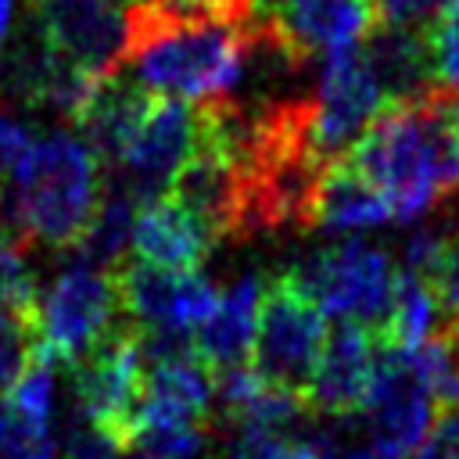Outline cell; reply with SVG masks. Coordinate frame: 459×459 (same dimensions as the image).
Instances as JSON below:
<instances>
[{
	"instance_id": "obj_14",
	"label": "cell",
	"mask_w": 459,
	"mask_h": 459,
	"mask_svg": "<svg viewBox=\"0 0 459 459\" xmlns=\"http://www.w3.org/2000/svg\"><path fill=\"white\" fill-rule=\"evenodd\" d=\"M377 355H380V337L369 326L341 323L326 337L323 355L316 362L308 405L326 416H341V420L362 412L366 394L373 387Z\"/></svg>"
},
{
	"instance_id": "obj_15",
	"label": "cell",
	"mask_w": 459,
	"mask_h": 459,
	"mask_svg": "<svg viewBox=\"0 0 459 459\" xmlns=\"http://www.w3.org/2000/svg\"><path fill=\"white\" fill-rule=\"evenodd\" d=\"M212 391H215V384H212L208 362L197 355V348L143 362L136 430L154 427V423L204 427L212 416Z\"/></svg>"
},
{
	"instance_id": "obj_11",
	"label": "cell",
	"mask_w": 459,
	"mask_h": 459,
	"mask_svg": "<svg viewBox=\"0 0 459 459\" xmlns=\"http://www.w3.org/2000/svg\"><path fill=\"white\" fill-rule=\"evenodd\" d=\"M377 22V0H283L265 14V36L298 68L316 54L351 50Z\"/></svg>"
},
{
	"instance_id": "obj_26",
	"label": "cell",
	"mask_w": 459,
	"mask_h": 459,
	"mask_svg": "<svg viewBox=\"0 0 459 459\" xmlns=\"http://www.w3.org/2000/svg\"><path fill=\"white\" fill-rule=\"evenodd\" d=\"M204 441H208L204 427H190V423H154V427H140L133 437V445H140L143 452H158L169 459H197Z\"/></svg>"
},
{
	"instance_id": "obj_32",
	"label": "cell",
	"mask_w": 459,
	"mask_h": 459,
	"mask_svg": "<svg viewBox=\"0 0 459 459\" xmlns=\"http://www.w3.org/2000/svg\"><path fill=\"white\" fill-rule=\"evenodd\" d=\"M11 14H14V0H0V47H4V39H7Z\"/></svg>"
},
{
	"instance_id": "obj_10",
	"label": "cell",
	"mask_w": 459,
	"mask_h": 459,
	"mask_svg": "<svg viewBox=\"0 0 459 459\" xmlns=\"http://www.w3.org/2000/svg\"><path fill=\"white\" fill-rule=\"evenodd\" d=\"M377 459H409L423 445L434 416V398L412 373L402 348L380 344L373 387L362 405Z\"/></svg>"
},
{
	"instance_id": "obj_5",
	"label": "cell",
	"mask_w": 459,
	"mask_h": 459,
	"mask_svg": "<svg viewBox=\"0 0 459 459\" xmlns=\"http://www.w3.org/2000/svg\"><path fill=\"white\" fill-rule=\"evenodd\" d=\"M122 312L115 269L75 258L65 265L36 308V348H43L57 366L75 362L90 351Z\"/></svg>"
},
{
	"instance_id": "obj_23",
	"label": "cell",
	"mask_w": 459,
	"mask_h": 459,
	"mask_svg": "<svg viewBox=\"0 0 459 459\" xmlns=\"http://www.w3.org/2000/svg\"><path fill=\"white\" fill-rule=\"evenodd\" d=\"M341 441L333 434H312L287 441L280 434H258V437H240L222 459H337Z\"/></svg>"
},
{
	"instance_id": "obj_6",
	"label": "cell",
	"mask_w": 459,
	"mask_h": 459,
	"mask_svg": "<svg viewBox=\"0 0 459 459\" xmlns=\"http://www.w3.org/2000/svg\"><path fill=\"white\" fill-rule=\"evenodd\" d=\"M290 273L323 308V316L369 326L373 333L384 326L398 273L380 247L362 240H341L333 247L316 251L308 262L294 265Z\"/></svg>"
},
{
	"instance_id": "obj_35",
	"label": "cell",
	"mask_w": 459,
	"mask_h": 459,
	"mask_svg": "<svg viewBox=\"0 0 459 459\" xmlns=\"http://www.w3.org/2000/svg\"><path fill=\"white\" fill-rule=\"evenodd\" d=\"M276 4H283V0H258V7H262V14H269Z\"/></svg>"
},
{
	"instance_id": "obj_30",
	"label": "cell",
	"mask_w": 459,
	"mask_h": 459,
	"mask_svg": "<svg viewBox=\"0 0 459 459\" xmlns=\"http://www.w3.org/2000/svg\"><path fill=\"white\" fill-rule=\"evenodd\" d=\"M416 459H459V405H445L437 423L427 430Z\"/></svg>"
},
{
	"instance_id": "obj_34",
	"label": "cell",
	"mask_w": 459,
	"mask_h": 459,
	"mask_svg": "<svg viewBox=\"0 0 459 459\" xmlns=\"http://www.w3.org/2000/svg\"><path fill=\"white\" fill-rule=\"evenodd\" d=\"M448 111H452V126H455V133H459V93H452V104H448Z\"/></svg>"
},
{
	"instance_id": "obj_12",
	"label": "cell",
	"mask_w": 459,
	"mask_h": 459,
	"mask_svg": "<svg viewBox=\"0 0 459 459\" xmlns=\"http://www.w3.org/2000/svg\"><path fill=\"white\" fill-rule=\"evenodd\" d=\"M122 312L136 330L190 333L197 330L219 301V290L197 273H169L147 262H118Z\"/></svg>"
},
{
	"instance_id": "obj_27",
	"label": "cell",
	"mask_w": 459,
	"mask_h": 459,
	"mask_svg": "<svg viewBox=\"0 0 459 459\" xmlns=\"http://www.w3.org/2000/svg\"><path fill=\"white\" fill-rule=\"evenodd\" d=\"M122 452V445L100 430L93 420H86L79 412V420H72L65 427V441H61V455L65 459H115Z\"/></svg>"
},
{
	"instance_id": "obj_13",
	"label": "cell",
	"mask_w": 459,
	"mask_h": 459,
	"mask_svg": "<svg viewBox=\"0 0 459 459\" xmlns=\"http://www.w3.org/2000/svg\"><path fill=\"white\" fill-rule=\"evenodd\" d=\"M380 108H384V90L373 79L362 54L355 47L330 54L326 68L319 75V86L308 97L312 140H316L319 154L323 158L344 154Z\"/></svg>"
},
{
	"instance_id": "obj_22",
	"label": "cell",
	"mask_w": 459,
	"mask_h": 459,
	"mask_svg": "<svg viewBox=\"0 0 459 459\" xmlns=\"http://www.w3.org/2000/svg\"><path fill=\"white\" fill-rule=\"evenodd\" d=\"M50 420L43 412H32L7 391L0 394V459H57Z\"/></svg>"
},
{
	"instance_id": "obj_36",
	"label": "cell",
	"mask_w": 459,
	"mask_h": 459,
	"mask_svg": "<svg viewBox=\"0 0 459 459\" xmlns=\"http://www.w3.org/2000/svg\"><path fill=\"white\" fill-rule=\"evenodd\" d=\"M136 459H169V455H158V452H140Z\"/></svg>"
},
{
	"instance_id": "obj_28",
	"label": "cell",
	"mask_w": 459,
	"mask_h": 459,
	"mask_svg": "<svg viewBox=\"0 0 459 459\" xmlns=\"http://www.w3.org/2000/svg\"><path fill=\"white\" fill-rule=\"evenodd\" d=\"M32 143H36L32 129L11 108H0V190H7L11 176L18 172V165L32 151Z\"/></svg>"
},
{
	"instance_id": "obj_9",
	"label": "cell",
	"mask_w": 459,
	"mask_h": 459,
	"mask_svg": "<svg viewBox=\"0 0 459 459\" xmlns=\"http://www.w3.org/2000/svg\"><path fill=\"white\" fill-rule=\"evenodd\" d=\"M129 0H32V25L75 68L104 79L126 57Z\"/></svg>"
},
{
	"instance_id": "obj_18",
	"label": "cell",
	"mask_w": 459,
	"mask_h": 459,
	"mask_svg": "<svg viewBox=\"0 0 459 459\" xmlns=\"http://www.w3.org/2000/svg\"><path fill=\"white\" fill-rule=\"evenodd\" d=\"M391 219V204L384 194L348 161V154H337L323 165L312 201H308V230H330V233H348V230H369Z\"/></svg>"
},
{
	"instance_id": "obj_21",
	"label": "cell",
	"mask_w": 459,
	"mask_h": 459,
	"mask_svg": "<svg viewBox=\"0 0 459 459\" xmlns=\"http://www.w3.org/2000/svg\"><path fill=\"white\" fill-rule=\"evenodd\" d=\"M133 219H136V201L118 190L115 183L108 190H100V201L90 215V226L82 233V240L72 247L82 262L115 269L122 262V255L129 251V237H133Z\"/></svg>"
},
{
	"instance_id": "obj_19",
	"label": "cell",
	"mask_w": 459,
	"mask_h": 459,
	"mask_svg": "<svg viewBox=\"0 0 459 459\" xmlns=\"http://www.w3.org/2000/svg\"><path fill=\"white\" fill-rule=\"evenodd\" d=\"M359 54L369 65L373 79L380 82L384 100L420 97V93H430L437 86L427 32H420V29L377 22L373 32L362 39Z\"/></svg>"
},
{
	"instance_id": "obj_37",
	"label": "cell",
	"mask_w": 459,
	"mask_h": 459,
	"mask_svg": "<svg viewBox=\"0 0 459 459\" xmlns=\"http://www.w3.org/2000/svg\"><path fill=\"white\" fill-rule=\"evenodd\" d=\"M0 201H4V190H0Z\"/></svg>"
},
{
	"instance_id": "obj_7",
	"label": "cell",
	"mask_w": 459,
	"mask_h": 459,
	"mask_svg": "<svg viewBox=\"0 0 459 459\" xmlns=\"http://www.w3.org/2000/svg\"><path fill=\"white\" fill-rule=\"evenodd\" d=\"M68 366L79 412L100 430H108L122 448H133L143 384V348L136 326L129 319L115 323L90 351H82Z\"/></svg>"
},
{
	"instance_id": "obj_31",
	"label": "cell",
	"mask_w": 459,
	"mask_h": 459,
	"mask_svg": "<svg viewBox=\"0 0 459 459\" xmlns=\"http://www.w3.org/2000/svg\"><path fill=\"white\" fill-rule=\"evenodd\" d=\"M441 7H445V0H377L380 22L409 25V29H420V25L427 29Z\"/></svg>"
},
{
	"instance_id": "obj_3",
	"label": "cell",
	"mask_w": 459,
	"mask_h": 459,
	"mask_svg": "<svg viewBox=\"0 0 459 459\" xmlns=\"http://www.w3.org/2000/svg\"><path fill=\"white\" fill-rule=\"evenodd\" d=\"M104 176L93 147L75 133H47L11 176L0 219L25 244L68 251L82 240L100 201Z\"/></svg>"
},
{
	"instance_id": "obj_4",
	"label": "cell",
	"mask_w": 459,
	"mask_h": 459,
	"mask_svg": "<svg viewBox=\"0 0 459 459\" xmlns=\"http://www.w3.org/2000/svg\"><path fill=\"white\" fill-rule=\"evenodd\" d=\"M323 344H326L323 308L294 280L290 269L273 276L269 287L262 290L258 333L251 351V366L258 369V377L308 398Z\"/></svg>"
},
{
	"instance_id": "obj_20",
	"label": "cell",
	"mask_w": 459,
	"mask_h": 459,
	"mask_svg": "<svg viewBox=\"0 0 459 459\" xmlns=\"http://www.w3.org/2000/svg\"><path fill=\"white\" fill-rule=\"evenodd\" d=\"M437 323H441V312H437V298H434L427 276L398 269L384 326L377 330L380 344H387V348H416L420 341H427L437 330Z\"/></svg>"
},
{
	"instance_id": "obj_2",
	"label": "cell",
	"mask_w": 459,
	"mask_h": 459,
	"mask_svg": "<svg viewBox=\"0 0 459 459\" xmlns=\"http://www.w3.org/2000/svg\"><path fill=\"white\" fill-rule=\"evenodd\" d=\"M262 29H240L215 18L179 14L158 0H129L126 18V57L136 79L165 97L204 100L222 97L244 75Z\"/></svg>"
},
{
	"instance_id": "obj_33",
	"label": "cell",
	"mask_w": 459,
	"mask_h": 459,
	"mask_svg": "<svg viewBox=\"0 0 459 459\" xmlns=\"http://www.w3.org/2000/svg\"><path fill=\"white\" fill-rule=\"evenodd\" d=\"M337 459H377V452H373V448L355 445V448H341V452H337Z\"/></svg>"
},
{
	"instance_id": "obj_1",
	"label": "cell",
	"mask_w": 459,
	"mask_h": 459,
	"mask_svg": "<svg viewBox=\"0 0 459 459\" xmlns=\"http://www.w3.org/2000/svg\"><path fill=\"white\" fill-rule=\"evenodd\" d=\"M452 90L387 100L359 140L344 151L348 161L384 194L391 219L416 222L437 201L459 194V133L452 126Z\"/></svg>"
},
{
	"instance_id": "obj_25",
	"label": "cell",
	"mask_w": 459,
	"mask_h": 459,
	"mask_svg": "<svg viewBox=\"0 0 459 459\" xmlns=\"http://www.w3.org/2000/svg\"><path fill=\"white\" fill-rule=\"evenodd\" d=\"M427 283H430V290L437 298L441 323H459V215L455 219H445L441 255H437Z\"/></svg>"
},
{
	"instance_id": "obj_24",
	"label": "cell",
	"mask_w": 459,
	"mask_h": 459,
	"mask_svg": "<svg viewBox=\"0 0 459 459\" xmlns=\"http://www.w3.org/2000/svg\"><path fill=\"white\" fill-rule=\"evenodd\" d=\"M423 32H427L437 86L459 93V0H445L437 18Z\"/></svg>"
},
{
	"instance_id": "obj_8",
	"label": "cell",
	"mask_w": 459,
	"mask_h": 459,
	"mask_svg": "<svg viewBox=\"0 0 459 459\" xmlns=\"http://www.w3.org/2000/svg\"><path fill=\"white\" fill-rule=\"evenodd\" d=\"M197 143V111L179 97L151 93L136 129L111 158V183L126 190L136 204L158 197L172 186L179 165Z\"/></svg>"
},
{
	"instance_id": "obj_17",
	"label": "cell",
	"mask_w": 459,
	"mask_h": 459,
	"mask_svg": "<svg viewBox=\"0 0 459 459\" xmlns=\"http://www.w3.org/2000/svg\"><path fill=\"white\" fill-rule=\"evenodd\" d=\"M258 305H262V280L255 273L237 276L208 312V319L197 326L194 348L208 362V369H233L247 366L255 351L258 333Z\"/></svg>"
},
{
	"instance_id": "obj_16",
	"label": "cell",
	"mask_w": 459,
	"mask_h": 459,
	"mask_svg": "<svg viewBox=\"0 0 459 459\" xmlns=\"http://www.w3.org/2000/svg\"><path fill=\"white\" fill-rule=\"evenodd\" d=\"M212 244H215L212 230L190 208H183L172 194H158L136 204L129 251L140 262L169 273H197Z\"/></svg>"
},
{
	"instance_id": "obj_29",
	"label": "cell",
	"mask_w": 459,
	"mask_h": 459,
	"mask_svg": "<svg viewBox=\"0 0 459 459\" xmlns=\"http://www.w3.org/2000/svg\"><path fill=\"white\" fill-rule=\"evenodd\" d=\"M32 344H36L32 330L25 323H18L11 312L0 308V391L22 373Z\"/></svg>"
}]
</instances>
